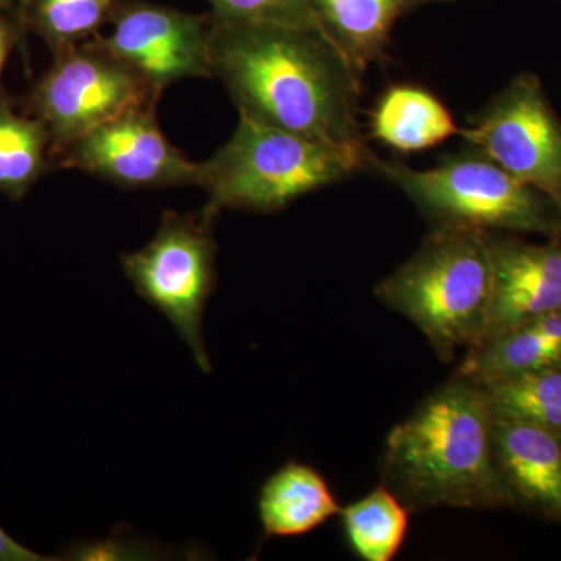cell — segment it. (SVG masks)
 I'll return each instance as SVG.
<instances>
[{"label":"cell","instance_id":"6da1fadb","mask_svg":"<svg viewBox=\"0 0 561 561\" xmlns=\"http://www.w3.org/2000/svg\"><path fill=\"white\" fill-rule=\"evenodd\" d=\"M210 54L241 117L342 151L367 171L375 153L359 124L362 76L320 28L210 18Z\"/></svg>","mask_w":561,"mask_h":561},{"label":"cell","instance_id":"7a4b0ae2","mask_svg":"<svg viewBox=\"0 0 561 561\" xmlns=\"http://www.w3.org/2000/svg\"><path fill=\"white\" fill-rule=\"evenodd\" d=\"M482 387L453 376L390 431L382 483L412 512L513 507Z\"/></svg>","mask_w":561,"mask_h":561},{"label":"cell","instance_id":"3957f363","mask_svg":"<svg viewBox=\"0 0 561 561\" xmlns=\"http://www.w3.org/2000/svg\"><path fill=\"white\" fill-rule=\"evenodd\" d=\"M493 294L489 232L438 225L375 287L378 300L415 324L438 357L481 342Z\"/></svg>","mask_w":561,"mask_h":561},{"label":"cell","instance_id":"277c9868","mask_svg":"<svg viewBox=\"0 0 561 561\" xmlns=\"http://www.w3.org/2000/svg\"><path fill=\"white\" fill-rule=\"evenodd\" d=\"M367 171L397 186L435 227L561 238L560 206L471 147L424 171L375 154Z\"/></svg>","mask_w":561,"mask_h":561},{"label":"cell","instance_id":"5b68a950","mask_svg":"<svg viewBox=\"0 0 561 561\" xmlns=\"http://www.w3.org/2000/svg\"><path fill=\"white\" fill-rule=\"evenodd\" d=\"M364 171L360 162L298 135L239 117L224 147L198 164L206 206L272 214Z\"/></svg>","mask_w":561,"mask_h":561},{"label":"cell","instance_id":"8992f818","mask_svg":"<svg viewBox=\"0 0 561 561\" xmlns=\"http://www.w3.org/2000/svg\"><path fill=\"white\" fill-rule=\"evenodd\" d=\"M219 214L206 205L195 214L165 210L153 239L121 256L122 271L136 294L171 321L205 373L213 371L203 317L217 287L214 227Z\"/></svg>","mask_w":561,"mask_h":561},{"label":"cell","instance_id":"52a82bcc","mask_svg":"<svg viewBox=\"0 0 561 561\" xmlns=\"http://www.w3.org/2000/svg\"><path fill=\"white\" fill-rule=\"evenodd\" d=\"M160 98L135 70L90 39L54 55L28 106L46 124L57 158L81 136L122 114L157 106Z\"/></svg>","mask_w":561,"mask_h":561},{"label":"cell","instance_id":"ba28073f","mask_svg":"<svg viewBox=\"0 0 561 561\" xmlns=\"http://www.w3.org/2000/svg\"><path fill=\"white\" fill-rule=\"evenodd\" d=\"M459 135L561 208V119L535 73L516 76Z\"/></svg>","mask_w":561,"mask_h":561},{"label":"cell","instance_id":"9c48e42d","mask_svg":"<svg viewBox=\"0 0 561 561\" xmlns=\"http://www.w3.org/2000/svg\"><path fill=\"white\" fill-rule=\"evenodd\" d=\"M111 33L92 41L135 70L158 94L176 81L214 79L210 18L122 0Z\"/></svg>","mask_w":561,"mask_h":561},{"label":"cell","instance_id":"30bf717a","mask_svg":"<svg viewBox=\"0 0 561 561\" xmlns=\"http://www.w3.org/2000/svg\"><path fill=\"white\" fill-rule=\"evenodd\" d=\"M76 169L122 190L197 186L198 164L168 139L157 121V106L122 114L81 136L57 157Z\"/></svg>","mask_w":561,"mask_h":561},{"label":"cell","instance_id":"8fae6325","mask_svg":"<svg viewBox=\"0 0 561 561\" xmlns=\"http://www.w3.org/2000/svg\"><path fill=\"white\" fill-rule=\"evenodd\" d=\"M489 243L493 294L479 343L527 321L561 312V238L530 243L489 232Z\"/></svg>","mask_w":561,"mask_h":561},{"label":"cell","instance_id":"7c38bea8","mask_svg":"<svg viewBox=\"0 0 561 561\" xmlns=\"http://www.w3.org/2000/svg\"><path fill=\"white\" fill-rule=\"evenodd\" d=\"M493 448L513 507L561 524V434L494 419Z\"/></svg>","mask_w":561,"mask_h":561},{"label":"cell","instance_id":"4fadbf2b","mask_svg":"<svg viewBox=\"0 0 561 561\" xmlns=\"http://www.w3.org/2000/svg\"><path fill=\"white\" fill-rule=\"evenodd\" d=\"M319 28L357 72L386 58L394 25L416 0H308Z\"/></svg>","mask_w":561,"mask_h":561},{"label":"cell","instance_id":"5bb4252c","mask_svg":"<svg viewBox=\"0 0 561 561\" xmlns=\"http://www.w3.org/2000/svg\"><path fill=\"white\" fill-rule=\"evenodd\" d=\"M560 360L561 312H556L471 346L454 376L486 386Z\"/></svg>","mask_w":561,"mask_h":561},{"label":"cell","instance_id":"9a60e30c","mask_svg":"<svg viewBox=\"0 0 561 561\" xmlns=\"http://www.w3.org/2000/svg\"><path fill=\"white\" fill-rule=\"evenodd\" d=\"M341 511L327 479L300 461H289L273 472L257 497V513L267 537H301Z\"/></svg>","mask_w":561,"mask_h":561},{"label":"cell","instance_id":"2e32d148","mask_svg":"<svg viewBox=\"0 0 561 561\" xmlns=\"http://www.w3.org/2000/svg\"><path fill=\"white\" fill-rule=\"evenodd\" d=\"M459 130L437 95L412 84L389 88L370 116L371 138L404 153L431 149Z\"/></svg>","mask_w":561,"mask_h":561},{"label":"cell","instance_id":"e0dca14e","mask_svg":"<svg viewBox=\"0 0 561 561\" xmlns=\"http://www.w3.org/2000/svg\"><path fill=\"white\" fill-rule=\"evenodd\" d=\"M51 139L36 116L16 113L0 99V192L20 202L50 169Z\"/></svg>","mask_w":561,"mask_h":561},{"label":"cell","instance_id":"ac0fdd59","mask_svg":"<svg viewBox=\"0 0 561 561\" xmlns=\"http://www.w3.org/2000/svg\"><path fill=\"white\" fill-rule=\"evenodd\" d=\"M351 549L365 561H390L405 540L411 511L383 483L339 513Z\"/></svg>","mask_w":561,"mask_h":561},{"label":"cell","instance_id":"d6986e66","mask_svg":"<svg viewBox=\"0 0 561 561\" xmlns=\"http://www.w3.org/2000/svg\"><path fill=\"white\" fill-rule=\"evenodd\" d=\"M479 387L494 419L519 421L561 434V360Z\"/></svg>","mask_w":561,"mask_h":561},{"label":"cell","instance_id":"ffe728a7","mask_svg":"<svg viewBox=\"0 0 561 561\" xmlns=\"http://www.w3.org/2000/svg\"><path fill=\"white\" fill-rule=\"evenodd\" d=\"M122 0H33L27 27L58 54L99 35Z\"/></svg>","mask_w":561,"mask_h":561},{"label":"cell","instance_id":"44dd1931","mask_svg":"<svg viewBox=\"0 0 561 561\" xmlns=\"http://www.w3.org/2000/svg\"><path fill=\"white\" fill-rule=\"evenodd\" d=\"M210 18L225 24H279L319 28L308 0H208Z\"/></svg>","mask_w":561,"mask_h":561},{"label":"cell","instance_id":"7402d4cb","mask_svg":"<svg viewBox=\"0 0 561 561\" xmlns=\"http://www.w3.org/2000/svg\"><path fill=\"white\" fill-rule=\"evenodd\" d=\"M161 548L139 541L127 534H114L106 540L80 541L66 546L60 553L62 560H135L160 556Z\"/></svg>","mask_w":561,"mask_h":561},{"label":"cell","instance_id":"603a6c76","mask_svg":"<svg viewBox=\"0 0 561 561\" xmlns=\"http://www.w3.org/2000/svg\"><path fill=\"white\" fill-rule=\"evenodd\" d=\"M50 557L41 556L27 546L14 540L13 537L0 526V561H47Z\"/></svg>","mask_w":561,"mask_h":561},{"label":"cell","instance_id":"cb8c5ba5","mask_svg":"<svg viewBox=\"0 0 561 561\" xmlns=\"http://www.w3.org/2000/svg\"><path fill=\"white\" fill-rule=\"evenodd\" d=\"M22 31L18 18H10V13L0 11V81H2L3 68H5L7 58L13 49L14 43L20 38ZM2 99V92H0Z\"/></svg>","mask_w":561,"mask_h":561},{"label":"cell","instance_id":"d4e9b609","mask_svg":"<svg viewBox=\"0 0 561 561\" xmlns=\"http://www.w3.org/2000/svg\"><path fill=\"white\" fill-rule=\"evenodd\" d=\"M33 0H18V21H20L21 31H27L28 13H31Z\"/></svg>","mask_w":561,"mask_h":561},{"label":"cell","instance_id":"484cf974","mask_svg":"<svg viewBox=\"0 0 561 561\" xmlns=\"http://www.w3.org/2000/svg\"><path fill=\"white\" fill-rule=\"evenodd\" d=\"M0 11L14 13L18 18V0H0Z\"/></svg>","mask_w":561,"mask_h":561},{"label":"cell","instance_id":"4316f807","mask_svg":"<svg viewBox=\"0 0 561 561\" xmlns=\"http://www.w3.org/2000/svg\"><path fill=\"white\" fill-rule=\"evenodd\" d=\"M416 2L421 5H427V3H448L453 2V0H416Z\"/></svg>","mask_w":561,"mask_h":561}]
</instances>
